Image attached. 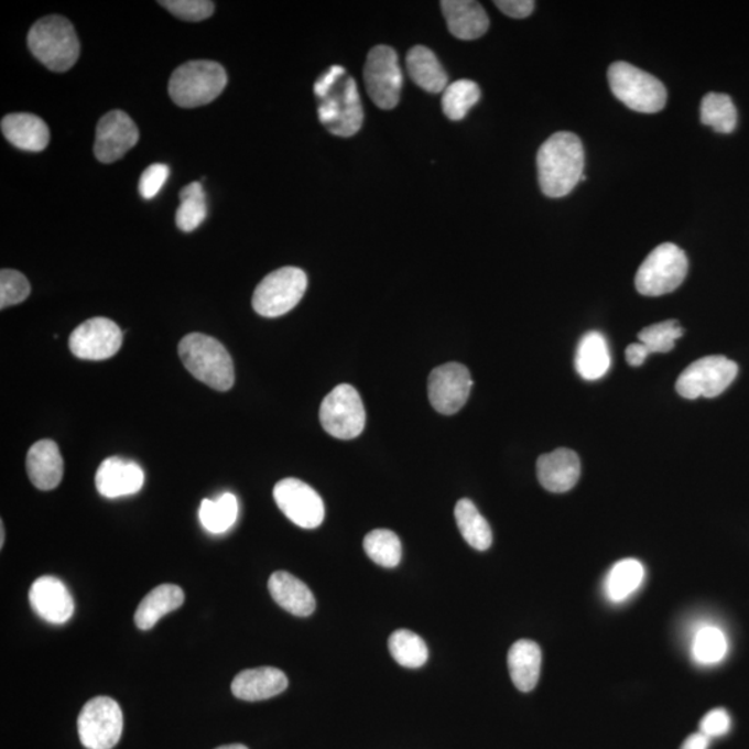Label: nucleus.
<instances>
[{
	"label": "nucleus",
	"instance_id": "obj_45",
	"mask_svg": "<svg viewBox=\"0 0 749 749\" xmlns=\"http://www.w3.org/2000/svg\"><path fill=\"white\" fill-rule=\"evenodd\" d=\"M650 355L651 352L643 344H633L626 349V360H628V363L631 367L643 366L647 357Z\"/></svg>",
	"mask_w": 749,
	"mask_h": 749
},
{
	"label": "nucleus",
	"instance_id": "obj_41",
	"mask_svg": "<svg viewBox=\"0 0 749 749\" xmlns=\"http://www.w3.org/2000/svg\"><path fill=\"white\" fill-rule=\"evenodd\" d=\"M169 175V165L162 163L150 165V167L144 170L141 181H139V194L142 195L143 199H153L163 189Z\"/></svg>",
	"mask_w": 749,
	"mask_h": 749
},
{
	"label": "nucleus",
	"instance_id": "obj_29",
	"mask_svg": "<svg viewBox=\"0 0 749 749\" xmlns=\"http://www.w3.org/2000/svg\"><path fill=\"white\" fill-rule=\"evenodd\" d=\"M454 515H456L459 533L463 534L465 542L470 547L478 551L490 549L491 543H493V533H491L489 522L481 515L473 501L468 499L459 500Z\"/></svg>",
	"mask_w": 749,
	"mask_h": 749
},
{
	"label": "nucleus",
	"instance_id": "obj_46",
	"mask_svg": "<svg viewBox=\"0 0 749 749\" xmlns=\"http://www.w3.org/2000/svg\"><path fill=\"white\" fill-rule=\"evenodd\" d=\"M710 738L703 735V732H694V735L686 738L681 749H708Z\"/></svg>",
	"mask_w": 749,
	"mask_h": 749
},
{
	"label": "nucleus",
	"instance_id": "obj_16",
	"mask_svg": "<svg viewBox=\"0 0 749 749\" xmlns=\"http://www.w3.org/2000/svg\"><path fill=\"white\" fill-rule=\"evenodd\" d=\"M138 141V127L131 117L124 111L112 110L101 117L96 128L95 156L100 163H115L135 146Z\"/></svg>",
	"mask_w": 749,
	"mask_h": 749
},
{
	"label": "nucleus",
	"instance_id": "obj_35",
	"mask_svg": "<svg viewBox=\"0 0 749 749\" xmlns=\"http://www.w3.org/2000/svg\"><path fill=\"white\" fill-rule=\"evenodd\" d=\"M479 99L478 84L469 79H459V82L448 84V87L444 89L442 100L444 115L448 120L462 121Z\"/></svg>",
	"mask_w": 749,
	"mask_h": 749
},
{
	"label": "nucleus",
	"instance_id": "obj_21",
	"mask_svg": "<svg viewBox=\"0 0 749 749\" xmlns=\"http://www.w3.org/2000/svg\"><path fill=\"white\" fill-rule=\"evenodd\" d=\"M448 31L458 40L474 41L489 30L485 9L474 0H443L441 3Z\"/></svg>",
	"mask_w": 749,
	"mask_h": 749
},
{
	"label": "nucleus",
	"instance_id": "obj_10",
	"mask_svg": "<svg viewBox=\"0 0 749 749\" xmlns=\"http://www.w3.org/2000/svg\"><path fill=\"white\" fill-rule=\"evenodd\" d=\"M319 421L325 432L340 441H351L366 427V410L357 390L341 383L321 404Z\"/></svg>",
	"mask_w": 749,
	"mask_h": 749
},
{
	"label": "nucleus",
	"instance_id": "obj_20",
	"mask_svg": "<svg viewBox=\"0 0 749 749\" xmlns=\"http://www.w3.org/2000/svg\"><path fill=\"white\" fill-rule=\"evenodd\" d=\"M286 674L280 669L262 666L240 672L232 682V694L243 701H264L280 695L287 688Z\"/></svg>",
	"mask_w": 749,
	"mask_h": 749
},
{
	"label": "nucleus",
	"instance_id": "obj_34",
	"mask_svg": "<svg viewBox=\"0 0 749 749\" xmlns=\"http://www.w3.org/2000/svg\"><path fill=\"white\" fill-rule=\"evenodd\" d=\"M175 221L182 232H194L207 216L206 194L200 182H191L180 194Z\"/></svg>",
	"mask_w": 749,
	"mask_h": 749
},
{
	"label": "nucleus",
	"instance_id": "obj_14",
	"mask_svg": "<svg viewBox=\"0 0 749 749\" xmlns=\"http://www.w3.org/2000/svg\"><path fill=\"white\" fill-rule=\"evenodd\" d=\"M274 499L280 510L294 524L303 529H315L323 523L325 506L321 496L304 481L287 478L274 487Z\"/></svg>",
	"mask_w": 749,
	"mask_h": 749
},
{
	"label": "nucleus",
	"instance_id": "obj_30",
	"mask_svg": "<svg viewBox=\"0 0 749 749\" xmlns=\"http://www.w3.org/2000/svg\"><path fill=\"white\" fill-rule=\"evenodd\" d=\"M644 576V565L640 561L626 558L617 562L606 579L607 597L612 603L625 601L643 585Z\"/></svg>",
	"mask_w": 749,
	"mask_h": 749
},
{
	"label": "nucleus",
	"instance_id": "obj_28",
	"mask_svg": "<svg viewBox=\"0 0 749 749\" xmlns=\"http://www.w3.org/2000/svg\"><path fill=\"white\" fill-rule=\"evenodd\" d=\"M575 367L586 381H597L609 371L611 355H609L608 344L603 334L593 330L582 337L577 346Z\"/></svg>",
	"mask_w": 749,
	"mask_h": 749
},
{
	"label": "nucleus",
	"instance_id": "obj_4",
	"mask_svg": "<svg viewBox=\"0 0 749 749\" xmlns=\"http://www.w3.org/2000/svg\"><path fill=\"white\" fill-rule=\"evenodd\" d=\"M227 84L228 75L221 64L210 61L187 62L171 75L169 93L180 107L194 109L216 100Z\"/></svg>",
	"mask_w": 749,
	"mask_h": 749
},
{
	"label": "nucleus",
	"instance_id": "obj_38",
	"mask_svg": "<svg viewBox=\"0 0 749 749\" xmlns=\"http://www.w3.org/2000/svg\"><path fill=\"white\" fill-rule=\"evenodd\" d=\"M684 334V329L677 321L669 319L663 323L647 326L639 334L640 344H643L647 349L654 355V352H669L673 350L674 344Z\"/></svg>",
	"mask_w": 749,
	"mask_h": 749
},
{
	"label": "nucleus",
	"instance_id": "obj_17",
	"mask_svg": "<svg viewBox=\"0 0 749 749\" xmlns=\"http://www.w3.org/2000/svg\"><path fill=\"white\" fill-rule=\"evenodd\" d=\"M32 609L46 622L63 625L74 615V599L68 588L55 576H42L30 590Z\"/></svg>",
	"mask_w": 749,
	"mask_h": 749
},
{
	"label": "nucleus",
	"instance_id": "obj_31",
	"mask_svg": "<svg viewBox=\"0 0 749 749\" xmlns=\"http://www.w3.org/2000/svg\"><path fill=\"white\" fill-rule=\"evenodd\" d=\"M239 513L238 499L232 493H225L218 500H203L199 511L200 522L206 531L219 534L229 531L237 522Z\"/></svg>",
	"mask_w": 749,
	"mask_h": 749
},
{
	"label": "nucleus",
	"instance_id": "obj_3",
	"mask_svg": "<svg viewBox=\"0 0 749 749\" xmlns=\"http://www.w3.org/2000/svg\"><path fill=\"white\" fill-rule=\"evenodd\" d=\"M26 42L32 55L52 72H68L79 57L77 32L63 15H47L36 21Z\"/></svg>",
	"mask_w": 749,
	"mask_h": 749
},
{
	"label": "nucleus",
	"instance_id": "obj_15",
	"mask_svg": "<svg viewBox=\"0 0 749 749\" xmlns=\"http://www.w3.org/2000/svg\"><path fill=\"white\" fill-rule=\"evenodd\" d=\"M122 332L109 318L85 321L69 336V350L82 360L101 361L116 356L121 349Z\"/></svg>",
	"mask_w": 749,
	"mask_h": 749
},
{
	"label": "nucleus",
	"instance_id": "obj_2",
	"mask_svg": "<svg viewBox=\"0 0 749 749\" xmlns=\"http://www.w3.org/2000/svg\"><path fill=\"white\" fill-rule=\"evenodd\" d=\"M178 352L182 363L197 381L218 392H227L234 387L232 358L214 337L203 334L187 335L181 340Z\"/></svg>",
	"mask_w": 749,
	"mask_h": 749
},
{
	"label": "nucleus",
	"instance_id": "obj_5",
	"mask_svg": "<svg viewBox=\"0 0 749 749\" xmlns=\"http://www.w3.org/2000/svg\"><path fill=\"white\" fill-rule=\"evenodd\" d=\"M608 82L612 94L630 110L654 115L666 105L665 85L629 63H614L608 69Z\"/></svg>",
	"mask_w": 749,
	"mask_h": 749
},
{
	"label": "nucleus",
	"instance_id": "obj_47",
	"mask_svg": "<svg viewBox=\"0 0 749 749\" xmlns=\"http://www.w3.org/2000/svg\"><path fill=\"white\" fill-rule=\"evenodd\" d=\"M217 749H249L246 746H242V743H231V746H222L218 747Z\"/></svg>",
	"mask_w": 749,
	"mask_h": 749
},
{
	"label": "nucleus",
	"instance_id": "obj_25",
	"mask_svg": "<svg viewBox=\"0 0 749 749\" xmlns=\"http://www.w3.org/2000/svg\"><path fill=\"white\" fill-rule=\"evenodd\" d=\"M508 669L513 684L522 693L538 686L542 672V650L532 640H519L508 652Z\"/></svg>",
	"mask_w": 749,
	"mask_h": 749
},
{
	"label": "nucleus",
	"instance_id": "obj_1",
	"mask_svg": "<svg viewBox=\"0 0 749 749\" xmlns=\"http://www.w3.org/2000/svg\"><path fill=\"white\" fill-rule=\"evenodd\" d=\"M539 184L549 197H564L575 189L585 173V148L572 132H556L538 153Z\"/></svg>",
	"mask_w": 749,
	"mask_h": 749
},
{
	"label": "nucleus",
	"instance_id": "obj_48",
	"mask_svg": "<svg viewBox=\"0 0 749 749\" xmlns=\"http://www.w3.org/2000/svg\"><path fill=\"white\" fill-rule=\"evenodd\" d=\"M4 544V527L3 523L0 524V547H3Z\"/></svg>",
	"mask_w": 749,
	"mask_h": 749
},
{
	"label": "nucleus",
	"instance_id": "obj_7",
	"mask_svg": "<svg viewBox=\"0 0 749 749\" xmlns=\"http://www.w3.org/2000/svg\"><path fill=\"white\" fill-rule=\"evenodd\" d=\"M318 117L326 130L336 137L350 138L361 130L362 104L350 75H341L329 93L319 99Z\"/></svg>",
	"mask_w": 749,
	"mask_h": 749
},
{
	"label": "nucleus",
	"instance_id": "obj_22",
	"mask_svg": "<svg viewBox=\"0 0 749 749\" xmlns=\"http://www.w3.org/2000/svg\"><path fill=\"white\" fill-rule=\"evenodd\" d=\"M26 473L36 489L44 491L56 489L64 473L57 444L53 441L36 442L26 454Z\"/></svg>",
	"mask_w": 749,
	"mask_h": 749
},
{
	"label": "nucleus",
	"instance_id": "obj_37",
	"mask_svg": "<svg viewBox=\"0 0 749 749\" xmlns=\"http://www.w3.org/2000/svg\"><path fill=\"white\" fill-rule=\"evenodd\" d=\"M363 550L374 564L384 566V568L398 566L401 553H403L398 534L388 529L369 532L363 539Z\"/></svg>",
	"mask_w": 749,
	"mask_h": 749
},
{
	"label": "nucleus",
	"instance_id": "obj_8",
	"mask_svg": "<svg viewBox=\"0 0 749 749\" xmlns=\"http://www.w3.org/2000/svg\"><path fill=\"white\" fill-rule=\"evenodd\" d=\"M307 291V275L296 267H285L267 275L253 294L254 312L276 318L297 306Z\"/></svg>",
	"mask_w": 749,
	"mask_h": 749
},
{
	"label": "nucleus",
	"instance_id": "obj_32",
	"mask_svg": "<svg viewBox=\"0 0 749 749\" xmlns=\"http://www.w3.org/2000/svg\"><path fill=\"white\" fill-rule=\"evenodd\" d=\"M701 122L719 133H731L737 126V109L729 95L710 93L701 101Z\"/></svg>",
	"mask_w": 749,
	"mask_h": 749
},
{
	"label": "nucleus",
	"instance_id": "obj_13",
	"mask_svg": "<svg viewBox=\"0 0 749 749\" xmlns=\"http://www.w3.org/2000/svg\"><path fill=\"white\" fill-rule=\"evenodd\" d=\"M473 377L463 363L447 362L433 369L427 381V394L437 412L456 414L463 409L473 390Z\"/></svg>",
	"mask_w": 749,
	"mask_h": 749
},
{
	"label": "nucleus",
	"instance_id": "obj_23",
	"mask_svg": "<svg viewBox=\"0 0 749 749\" xmlns=\"http://www.w3.org/2000/svg\"><path fill=\"white\" fill-rule=\"evenodd\" d=\"M271 597L281 608L294 617L306 618L315 611L314 594L306 583L287 572H275L269 582Z\"/></svg>",
	"mask_w": 749,
	"mask_h": 749
},
{
	"label": "nucleus",
	"instance_id": "obj_42",
	"mask_svg": "<svg viewBox=\"0 0 749 749\" xmlns=\"http://www.w3.org/2000/svg\"><path fill=\"white\" fill-rule=\"evenodd\" d=\"M730 729L731 718L724 708H716L708 712L699 724L701 732L709 738L726 736Z\"/></svg>",
	"mask_w": 749,
	"mask_h": 749
},
{
	"label": "nucleus",
	"instance_id": "obj_26",
	"mask_svg": "<svg viewBox=\"0 0 749 749\" xmlns=\"http://www.w3.org/2000/svg\"><path fill=\"white\" fill-rule=\"evenodd\" d=\"M409 74L420 88L431 94L444 93L448 87V75L435 53L425 46H415L406 56Z\"/></svg>",
	"mask_w": 749,
	"mask_h": 749
},
{
	"label": "nucleus",
	"instance_id": "obj_12",
	"mask_svg": "<svg viewBox=\"0 0 749 749\" xmlns=\"http://www.w3.org/2000/svg\"><path fill=\"white\" fill-rule=\"evenodd\" d=\"M363 79L369 98L382 110H392L399 105L403 73L398 53L389 46L373 47L363 67Z\"/></svg>",
	"mask_w": 749,
	"mask_h": 749
},
{
	"label": "nucleus",
	"instance_id": "obj_27",
	"mask_svg": "<svg viewBox=\"0 0 749 749\" xmlns=\"http://www.w3.org/2000/svg\"><path fill=\"white\" fill-rule=\"evenodd\" d=\"M185 603V594L180 586L162 585L152 591L139 604L135 612L138 629L150 630L165 615L178 609Z\"/></svg>",
	"mask_w": 749,
	"mask_h": 749
},
{
	"label": "nucleus",
	"instance_id": "obj_18",
	"mask_svg": "<svg viewBox=\"0 0 749 749\" xmlns=\"http://www.w3.org/2000/svg\"><path fill=\"white\" fill-rule=\"evenodd\" d=\"M96 489L107 499L137 495L144 484V474L137 463L110 457L100 464L95 478Z\"/></svg>",
	"mask_w": 749,
	"mask_h": 749
},
{
	"label": "nucleus",
	"instance_id": "obj_43",
	"mask_svg": "<svg viewBox=\"0 0 749 749\" xmlns=\"http://www.w3.org/2000/svg\"><path fill=\"white\" fill-rule=\"evenodd\" d=\"M495 4L502 13L512 19H527L536 7L533 0H499Z\"/></svg>",
	"mask_w": 749,
	"mask_h": 749
},
{
	"label": "nucleus",
	"instance_id": "obj_39",
	"mask_svg": "<svg viewBox=\"0 0 749 749\" xmlns=\"http://www.w3.org/2000/svg\"><path fill=\"white\" fill-rule=\"evenodd\" d=\"M31 286L29 280L14 270L0 272V308L14 306L29 298Z\"/></svg>",
	"mask_w": 749,
	"mask_h": 749
},
{
	"label": "nucleus",
	"instance_id": "obj_11",
	"mask_svg": "<svg viewBox=\"0 0 749 749\" xmlns=\"http://www.w3.org/2000/svg\"><path fill=\"white\" fill-rule=\"evenodd\" d=\"M77 725L85 748L111 749L120 741L124 719L115 699L96 697L85 704Z\"/></svg>",
	"mask_w": 749,
	"mask_h": 749
},
{
	"label": "nucleus",
	"instance_id": "obj_40",
	"mask_svg": "<svg viewBox=\"0 0 749 749\" xmlns=\"http://www.w3.org/2000/svg\"><path fill=\"white\" fill-rule=\"evenodd\" d=\"M159 3L175 18L185 21H203L214 13V3L208 0H165Z\"/></svg>",
	"mask_w": 749,
	"mask_h": 749
},
{
	"label": "nucleus",
	"instance_id": "obj_44",
	"mask_svg": "<svg viewBox=\"0 0 749 749\" xmlns=\"http://www.w3.org/2000/svg\"><path fill=\"white\" fill-rule=\"evenodd\" d=\"M345 74L346 69L344 67L332 66L328 72H325L323 75H321V77L317 79V83L314 85V93L315 96H317V99L319 100L321 98H324V96L329 93V89L337 83V79H339L341 75Z\"/></svg>",
	"mask_w": 749,
	"mask_h": 749
},
{
	"label": "nucleus",
	"instance_id": "obj_9",
	"mask_svg": "<svg viewBox=\"0 0 749 749\" xmlns=\"http://www.w3.org/2000/svg\"><path fill=\"white\" fill-rule=\"evenodd\" d=\"M738 373L735 361L724 356H709L694 361L679 377L677 393L684 399L718 398L730 387Z\"/></svg>",
	"mask_w": 749,
	"mask_h": 749
},
{
	"label": "nucleus",
	"instance_id": "obj_36",
	"mask_svg": "<svg viewBox=\"0 0 749 749\" xmlns=\"http://www.w3.org/2000/svg\"><path fill=\"white\" fill-rule=\"evenodd\" d=\"M729 651V641L725 631L716 626H704L695 633L693 656L701 665H716L725 660Z\"/></svg>",
	"mask_w": 749,
	"mask_h": 749
},
{
	"label": "nucleus",
	"instance_id": "obj_24",
	"mask_svg": "<svg viewBox=\"0 0 749 749\" xmlns=\"http://www.w3.org/2000/svg\"><path fill=\"white\" fill-rule=\"evenodd\" d=\"M2 132L13 146L26 152H42L51 141L45 121L29 112H15L2 120Z\"/></svg>",
	"mask_w": 749,
	"mask_h": 749
},
{
	"label": "nucleus",
	"instance_id": "obj_33",
	"mask_svg": "<svg viewBox=\"0 0 749 749\" xmlns=\"http://www.w3.org/2000/svg\"><path fill=\"white\" fill-rule=\"evenodd\" d=\"M389 651L399 665L410 669L424 666L430 658V650L424 639L414 631L405 629L394 631L390 636Z\"/></svg>",
	"mask_w": 749,
	"mask_h": 749
},
{
	"label": "nucleus",
	"instance_id": "obj_6",
	"mask_svg": "<svg viewBox=\"0 0 749 749\" xmlns=\"http://www.w3.org/2000/svg\"><path fill=\"white\" fill-rule=\"evenodd\" d=\"M687 271V256L679 246H658L637 271V292L651 297L672 293L686 280Z\"/></svg>",
	"mask_w": 749,
	"mask_h": 749
},
{
	"label": "nucleus",
	"instance_id": "obj_19",
	"mask_svg": "<svg viewBox=\"0 0 749 749\" xmlns=\"http://www.w3.org/2000/svg\"><path fill=\"white\" fill-rule=\"evenodd\" d=\"M580 459L569 448H556L538 459L540 485L551 493H565L574 489L580 478Z\"/></svg>",
	"mask_w": 749,
	"mask_h": 749
}]
</instances>
